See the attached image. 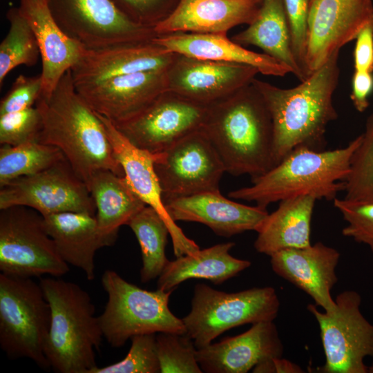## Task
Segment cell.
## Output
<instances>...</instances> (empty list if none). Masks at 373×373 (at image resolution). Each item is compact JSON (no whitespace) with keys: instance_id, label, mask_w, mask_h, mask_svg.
<instances>
[{"instance_id":"23","label":"cell","mask_w":373,"mask_h":373,"mask_svg":"<svg viewBox=\"0 0 373 373\" xmlns=\"http://www.w3.org/2000/svg\"><path fill=\"white\" fill-rule=\"evenodd\" d=\"M177 53L150 42L99 50L85 48L71 68L75 85L95 84L116 76L166 70Z\"/></svg>"},{"instance_id":"29","label":"cell","mask_w":373,"mask_h":373,"mask_svg":"<svg viewBox=\"0 0 373 373\" xmlns=\"http://www.w3.org/2000/svg\"><path fill=\"white\" fill-rule=\"evenodd\" d=\"M87 186L95 204L99 231L115 241L119 227L146 206L124 176L110 170L95 171Z\"/></svg>"},{"instance_id":"38","label":"cell","mask_w":373,"mask_h":373,"mask_svg":"<svg viewBox=\"0 0 373 373\" xmlns=\"http://www.w3.org/2000/svg\"><path fill=\"white\" fill-rule=\"evenodd\" d=\"M334 205L348 223L342 230L343 235L367 245L373 252V202L336 198Z\"/></svg>"},{"instance_id":"32","label":"cell","mask_w":373,"mask_h":373,"mask_svg":"<svg viewBox=\"0 0 373 373\" xmlns=\"http://www.w3.org/2000/svg\"><path fill=\"white\" fill-rule=\"evenodd\" d=\"M64 159L59 149L39 142L1 145L0 186L15 178L39 173Z\"/></svg>"},{"instance_id":"37","label":"cell","mask_w":373,"mask_h":373,"mask_svg":"<svg viewBox=\"0 0 373 373\" xmlns=\"http://www.w3.org/2000/svg\"><path fill=\"white\" fill-rule=\"evenodd\" d=\"M41 127V114L36 106L0 115V144L18 146L38 142Z\"/></svg>"},{"instance_id":"4","label":"cell","mask_w":373,"mask_h":373,"mask_svg":"<svg viewBox=\"0 0 373 373\" xmlns=\"http://www.w3.org/2000/svg\"><path fill=\"white\" fill-rule=\"evenodd\" d=\"M361 139L360 135L347 146L332 151L298 146L269 171L251 180V185L231 191L228 195L255 202L265 209L273 202L300 195L334 200L338 192L344 191L351 158Z\"/></svg>"},{"instance_id":"36","label":"cell","mask_w":373,"mask_h":373,"mask_svg":"<svg viewBox=\"0 0 373 373\" xmlns=\"http://www.w3.org/2000/svg\"><path fill=\"white\" fill-rule=\"evenodd\" d=\"M127 355L120 361L99 367L90 373H160L156 334H139L131 338Z\"/></svg>"},{"instance_id":"5","label":"cell","mask_w":373,"mask_h":373,"mask_svg":"<svg viewBox=\"0 0 373 373\" xmlns=\"http://www.w3.org/2000/svg\"><path fill=\"white\" fill-rule=\"evenodd\" d=\"M39 284L50 307L45 354L59 373H90L104 338L91 298L77 284L47 277Z\"/></svg>"},{"instance_id":"40","label":"cell","mask_w":373,"mask_h":373,"mask_svg":"<svg viewBox=\"0 0 373 373\" xmlns=\"http://www.w3.org/2000/svg\"><path fill=\"white\" fill-rule=\"evenodd\" d=\"M283 3L289 27L291 50L298 65L308 77L305 58L310 0H283Z\"/></svg>"},{"instance_id":"6","label":"cell","mask_w":373,"mask_h":373,"mask_svg":"<svg viewBox=\"0 0 373 373\" xmlns=\"http://www.w3.org/2000/svg\"><path fill=\"white\" fill-rule=\"evenodd\" d=\"M101 283L108 300L98 318L104 338L112 347H121L139 334H185L182 319L169 307L173 291L143 289L113 270L104 271Z\"/></svg>"},{"instance_id":"8","label":"cell","mask_w":373,"mask_h":373,"mask_svg":"<svg viewBox=\"0 0 373 373\" xmlns=\"http://www.w3.org/2000/svg\"><path fill=\"white\" fill-rule=\"evenodd\" d=\"M279 307L278 295L271 287L228 293L198 283L194 287L191 310L182 319L185 334L200 349L233 327L273 321Z\"/></svg>"},{"instance_id":"22","label":"cell","mask_w":373,"mask_h":373,"mask_svg":"<svg viewBox=\"0 0 373 373\" xmlns=\"http://www.w3.org/2000/svg\"><path fill=\"white\" fill-rule=\"evenodd\" d=\"M262 0H180L173 12L154 27L157 35L175 32L227 34L257 17Z\"/></svg>"},{"instance_id":"28","label":"cell","mask_w":373,"mask_h":373,"mask_svg":"<svg viewBox=\"0 0 373 373\" xmlns=\"http://www.w3.org/2000/svg\"><path fill=\"white\" fill-rule=\"evenodd\" d=\"M316 200L311 195H300L280 201L278 209L268 214L257 231L256 250L270 256L282 249L310 245Z\"/></svg>"},{"instance_id":"33","label":"cell","mask_w":373,"mask_h":373,"mask_svg":"<svg viewBox=\"0 0 373 373\" xmlns=\"http://www.w3.org/2000/svg\"><path fill=\"white\" fill-rule=\"evenodd\" d=\"M6 17L10 26L0 44L1 87L12 70L20 65L35 66L40 56L35 33L19 8H10Z\"/></svg>"},{"instance_id":"30","label":"cell","mask_w":373,"mask_h":373,"mask_svg":"<svg viewBox=\"0 0 373 373\" xmlns=\"http://www.w3.org/2000/svg\"><path fill=\"white\" fill-rule=\"evenodd\" d=\"M231 39L242 46H255L266 55L287 66L300 82L307 77L294 56L283 0H262L256 19Z\"/></svg>"},{"instance_id":"17","label":"cell","mask_w":373,"mask_h":373,"mask_svg":"<svg viewBox=\"0 0 373 373\" xmlns=\"http://www.w3.org/2000/svg\"><path fill=\"white\" fill-rule=\"evenodd\" d=\"M166 71H142L75 86L95 112L117 124L133 117L166 91Z\"/></svg>"},{"instance_id":"42","label":"cell","mask_w":373,"mask_h":373,"mask_svg":"<svg viewBox=\"0 0 373 373\" xmlns=\"http://www.w3.org/2000/svg\"><path fill=\"white\" fill-rule=\"evenodd\" d=\"M354 66L355 71L373 72V27H366L356 38Z\"/></svg>"},{"instance_id":"13","label":"cell","mask_w":373,"mask_h":373,"mask_svg":"<svg viewBox=\"0 0 373 373\" xmlns=\"http://www.w3.org/2000/svg\"><path fill=\"white\" fill-rule=\"evenodd\" d=\"M155 169L168 200L211 191H219L224 164L211 141L201 129L182 137L157 153Z\"/></svg>"},{"instance_id":"15","label":"cell","mask_w":373,"mask_h":373,"mask_svg":"<svg viewBox=\"0 0 373 373\" xmlns=\"http://www.w3.org/2000/svg\"><path fill=\"white\" fill-rule=\"evenodd\" d=\"M368 26L373 27L372 0L312 1L305 58L308 75Z\"/></svg>"},{"instance_id":"45","label":"cell","mask_w":373,"mask_h":373,"mask_svg":"<svg viewBox=\"0 0 373 373\" xmlns=\"http://www.w3.org/2000/svg\"><path fill=\"white\" fill-rule=\"evenodd\" d=\"M368 372L373 373V363L370 367H368Z\"/></svg>"},{"instance_id":"46","label":"cell","mask_w":373,"mask_h":373,"mask_svg":"<svg viewBox=\"0 0 373 373\" xmlns=\"http://www.w3.org/2000/svg\"><path fill=\"white\" fill-rule=\"evenodd\" d=\"M312 1H314V0H310V3H311Z\"/></svg>"},{"instance_id":"11","label":"cell","mask_w":373,"mask_h":373,"mask_svg":"<svg viewBox=\"0 0 373 373\" xmlns=\"http://www.w3.org/2000/svg\"><path fill=\"white\" fill-rule=\"evenodd\" d=\"M336 309L327 313L316 305L307 309L318 323L325 363V373H367L364 360L373 356V324L361 312V297L353 290L340 293Z\"/></svg>"},{"instance_id":"25","label":"cell","mask_w":373,"mask_h":373,"mask_svg":"<svg viewBox=\"0 0 373 373\" xmlns=\"http://www.w3.org/2000/svg\"><path fill=\"white\" fill-rule=\"evenodd\" d=\"M153 41L169 51L216 61L249 65L265 75L283 77L291 69L274 58L245 48L227 34L175 32L155 37Z\"/></svg>"},{"instance_id":"16","label":"cell","mask_w":373,"mask_h":373,"mask_svg":"<svg viewBox=\"0 0 373 373\" xmlns=\"http://www.w3.org/2000/svg\"><path fill=\"white\" fill-rule=\"evenodd\" d=\"M258 73V69L249 65L177 53L166 71V90L209 106L250 84Z\"/></svg>"},{"instance_id":"43","label":"cell","mask_w":373,"mask_h":373,"mask_svg":"<svg viewBox=\"0 0 373 373\" xmlns=\"http://www.w3.org/2000/svg\"><path fill=\"white\" fill-rule=\"evenodd\" d=\"M352 85L350 99L356 110L363 113L370 105L368 98L373 90L372 73L354 70Z\"/></svg>"},{"instance_id":"18","label":"cell","mask_w":373,"mask_h":373,"mask_svg":"<svg viewBox=\"0 0 373 373\" xmlns=\"http://www.w3.org/2000/svg\"><path fill=\"white\" fill-rule=\"evenodd\" d=\"M97 114L104 125L113 154L124 171V177L142 200L153 208L167 224L175 256L200 249L193 240L186 236L166 209L154 166L157 153L153 154L136 147L111 120Z\"/></svg>"},{"instance_id":"20","label":"cell","mask_w":373,"mask_h":373,"mask_svg":"<svg viewBox=\"0 0 373 373\" xmlns=\"http://www.w3.org/2000/svg\"><path fill=\"white\" fill-rule=\"evenodd\" d=\"M283 354V345L273 321L252 324L239 335L198 349L196 356L203 372L246 373Z\"/></svg>"},{"instance_id":"34","label":"cell","mask_w":373,"mask_h":373,"mask_svg":"<svg viewBox=\"0 0 373 373\" xmlns=\"http://www.w3.org/2000/svg\"><path fill=\"white\" fill-rule=\"evenodd\" d=\"M352 154L350 173L344 181V198L373 202V113L366 119L365 131Z\"/></svg>"},{"instance_id":"10","label":"cell","mask_w":373,"mask_h":373,"mask_svg":"<svg viewBox=\"0 0 373 373\" xmlns=\"http://www.w3.org/2000/svg\"><path fill=\"white\" fill-rule=\"evenodd\" d=\"M52 17L70 38L99 50L150 42L154 28L128 19L111 0H46Z\"/></svg>"},{"instance_id":"12","label":"cell","mask_w":373,"mask_h":373,"mask_svg":"<svg viewBox=\"0 0 373 373\" xmlns=\"http://www.w3.org/2000/svg\"><path fill=\"white\" fill-rule=\"evenodd\" d=\"M14 206L30 207L44 216L61 212L96 213L86 184L66 158L39 173L0 186V209Z\"/></svg>"},{"instance_id":"9","label":"cell","mask_w":373,"mask_h":373,"mask_svg":"<svg viewBox=\"0 0 373 373\" xmlns=\"http://www.w3.org/2000/svg\"><path fill=\"white\" fill-rule=\"evenodd\" d=\"M0 270L33 278L59 277L69 271L48 233L44 216L23 206L0 209Z\"/></svg>"},{"instance_id":"27","label":"cell","mask_w":373,"mask_h":373,"mask_svg":"<svg viewBox=\"0 0 373 373\" xmlns=\"http://www.w3.org/2000/svg\"><path fill=\"white\" fill-rule=\"evenodd\" d=\"M232 242L198 249L169 260L158 277L157 289L173 291L180 283L191 279L209 280L221 284L251 266V262L232 256Z\"/></svg>"},{"instance_id":"44","label":"cell","mask_w":373,"mask_h":373,"mask_svg":"<svg viewBox=\"0 0 373 373\" xmlns=\"http://www.w3.org/2000/svg\"><path fill=\"white\" fill-rule=\"evenodd\" d=\"M253 372H281L299 373L303 372L300 366L292 362L280 358H275L263 361L253 368Z\"/></svg>"},{"instance_id":"1","label":"cell","mask_w":373,"mask_h":373,"mask_svg":"<svg viewBox=\"0 0 373 373\" xmlns=\"http://www.w3.org/2000/svg\"><path fill=\"white\" fill-rule=\"evenodd\" d=\"M339 52L291 88L253 79L271 116L275 166L298 146L323 151L327 126L338 117L333 95L340 75Z\"/></svg>"},{"instance_id":"26","label":"cell","mask_w":373,"mask_h":373,"mask_svg":"<svg viewBox=\"0 0 373 373\" xmlns=\"http://www.w3.org/2000/svg\"><path fill=\"white\" fill-rule=\"evenodd\" d=\"M44 218L46 230L62 259L82 269L88 280H93L97 251L113 245L115 240L99 231L95 216L61 212Z\"/></svg>"},{"instance_id":"41","label":"cell","mask_w":373,"mask_h":373,"mask_svg":"<svg viewBox=\"0 0 373 373\" xmlns=\"http://www.w3.org/2000/svg\"><path fill=\"white\" fill-rule=\"evenodd\" d=\"M42 93L41 75L35 77L18 76L10 90L1 99L0 115L32 107Z\"/></svg>"},{"instance_id":"7","label":"cell","mask_w":373,"mask_h":373,"mask_svg":"<svg viewBox=\"0 0 373 373\" xmlns=\"http://www.w3.org/2000/svg\"><path fill=\"white\" fill-rule=\"evenodd\" d=\"M50 307L39 283L0 274V346L10 358H27L50 367L45 345Z\"/></svg>"},{"instance_id":"14","label":"cell","mask_w":373,"mask_h":373,"mask_svg":"<svg viewBox=\"0 0 373 373\" xmlns=\"http://www.w3.org/2000/svg\"><path fill=\"white\" fill-rule=\"evenodd\" d=\"M207 109L166 90L133 117L113 124L134 146L155 154L201 128Z\"/></svg>"},{"instance_id":"39","label":"cell","mask_w":373,"mask_h":373,"mask_svg":"<svg viewBox=\"0 0 373 373\" xmlns=\"http://www.w3.org/2000/svg\"><path fill=\"white\" fill-rule=\"evenodd\" d=\"M131 21L154 28L175 9L180 0H111Z\"/></svg>"},{"instance_id":"35","label":"cell","mask_w":373,"mask_h":373,"mask_svg":"<svg viewBox=\"0 0 373 373\" xmlns=\"http://www.w3.org/2000/svg\"><path fill=\"white\" fill-rule=\"evenodd\" d=\"M156 350L161 373H202L197 347L186 334L160 332Z\"/></svg>"},{"instance_id":"24","label":"cell","mask_w":373,"mask_h":373,"mask_svg":"<svg viewBox=\"0 0 373 373\" xmlns=\"http://www.w3.org/2000/svg\"><path fill=\"white\" fill-rule=\"evenodd\" d=\"M19 10L36 37L42 64L41 95H48L65 73L77 63L86 48L58 26L46 0H20Z\"/></svg>"},{"instance_id":"2","label":"cell","mask_w":373,"mask_h":373,"mask_svg":"<svg viewBox=\"0 0 373 373\" xmlns=\"http://www.w3.org/2000/svg\"><path fill=\"white\" fill-rule=\"evenodd\" d=\"M201 129L233 176L253 180L275 166L271 116L251 83L209 105Z\"/></svg>"},{"instance_id":"19","label":"cell","mask_w":373,"mask_h":373,"mask_svg":"<svg viewBox=\"0 0 373 373\" xmlns=\"http://www.w3.org/2000/svg\"><path fill=\"white\" fill-rule=\"evenodd\" d=\"M273 271L304 291L325 312L336 309L331 290L337 283L340 254L321 242L305 247L280 250L270 256Z\"/></svg>"},{"instance_id":"21","label":"cell","mask_w":373,"mask_h":373,"mask_svg":"<svg viewBox=\"0 0 373 373\" xmlns=\"http://www.w3.org/2000/svg\"><path fill=\"white\" fill-rule=\"evenodd\" d=\"M174 221L195 222L226 238L257 231L268 216L267 209L249 206L224 197L219 191H204L164 202Z\"/></svg>"},{"instance_id":"3","label":"cell","mask_w":373,"mask_h":373,"mask_svg":"<svg viewBox=\"0 0 373 373\" xmlns=\"http://www.w3.org/2000/svg\"><path fill=\"white\" fill-rule=\"evenodd\" d=\"M35 104L42 120L38 142L59 149L86 185L102 169L124 176L102 122L76 90L71 69L50 95H41Z\"/></svg>"},{"instance_id":"31","label":"cell","mask_w":373,"mask_h":373,"mask_svg":"<svg viewBox=\"0 0 373 373\" xmlns=\"http://www.w3.org/2000/svg\"><path fill=\"white\" fill-rule=\"evenodd\" d=\"M139 242L142 266L140 280L146 283L158 278L169 262L165 249L169 229L162 217L146 205L127 223Z\"/></svg>"}]
</instances>
